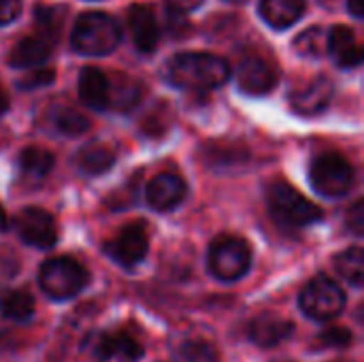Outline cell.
Segmentation results:
<instances>
[{"instance_id":"6da1fadb","label":"cell","mask_w":364,"mask_h":362,"mask_svg":"<svg viewBox=\"0 0 364 362\" xmlns=\"http://www.w3.org/2000/svg\"><path fill=\"white\" fill-rule=\"evenodd\" d=\"M166 77L177 87L207 92L224 85L230 79V66L220 55L205 51H186L171 58L166 66Z\"/></svg>"},{"instance_id":"7a4b0ae2","label":"cell","mask_w":364,"mask_h":362,"mask_svg":"<svg viewBox=\"0 0 364 362\" xmlns=\"http://www.w3.org/2000/svg\"><path fill=\"white\" fill-rule=\"evenodd\" d=\"M267 205L275 222L290 228H305L322 220V209L286 181H273L267 190Z\"/></svg>"},{"instance_id":"3957f363","label":"cell","mask_w":364,"mask_h":362,"mask_svg":"<svg viewBox=\"0 0 364 362\" xmlns=\"http://www.w3.org/2000/svg\"><path fill=\"white\" fill-rule=\"evenodd\" d=\"M122 41L119 23L107 13H83L77 17L70 43L81 55H107Z\"/></svg>"},{"instance_id":"277c9868","label":"cell","mask_w":364,"mask_h":362,"mask_svg":"<svg viewBox=\"0 0 364 362\" xmlns=\"http://www.w3.org/2000/svg\"><path fill=\"white\" fill-rule=\"evenodd\" d=\"M90 284V273L83 265L68 256L51 258L38 269V286L53 301H68Z\"/></svg>"},{"instance_id":"5b68a950","label":"cell","mask_w":364,"mask_h":362,"mask_svg":"<svg viewBox=\"0 0 364 362\" xmlns=\"http://www.w3.org/2000/svg\"><path fill=\"white\" fill-rule=\"evenodd\" d=\"M309 181L318 194L326 198H341L352 190L356 173L341 154L328 151L314 160L309 169Z\"/></svg>"},{"instance_id":"8992f818","label":"cell","mask_w":364,"mask_h":362,"mask_svg":"<svg viewBox=\"0 0 364 362\" xmlns=\"http://www.w3.org/2000/svg\"><path fill=\"white\" fill-rule=\"evenodd\" d=\"M207 265L220 282H237L252 267V247L239 237H220L209 247Z\"/></svg>"},{"instance_id":"52a82bcc","label":"cell","mask_w":364,"mask_h":362,"mask_svg":"<svg viewBox=\"0 0 364 362\" xmlns=\"http://www.w3.org/2000/svg\"><path fill=\"white\" fill-rule=\"evenodd\" d=\"M299 303L307 318H311L316 322H328L343 312L346 292L331 277L318 275L303 288Z\"/></svg>"},{"instance_id":"ba28073f","label":"cell","mask_w":364,"mask_h":362,"mask_svg":"<svg viewBox=\"0 0 364 362\" xmlns=\"http://www.w3.org/2000/svg\"><path fill=\"white\" fill-rule=\"evenodd\" d=\"M13 226H15L19 239L30 247L49 250L58 241L55 220L51 218L49 211H45L41 207H26L23 211H19L15 215Z\"/></svg>"},{"instance_id":"9c48e42d","label":"cell","mask_w":364,"mask_h":362,"mask_svg":"<svg viewBox=\"0 0 364 362\" xmlns=\"http://www.w3.org/2000/svg\"><path fill=\"white\" fill-rule=\"evenodd\" d=\"M147 250H149V237H147V228L143 222H134L126 226L105 247L109 258L126 269H132L139 262H143V258L147 256Z\"/></svg>"},{"instance_id":"30bf717a","label":"cell","mask_w":364,"mask_h":362,"mask_svg":"<svg viewBox=\"0 0 364 362\" xmlns=\"http://www.w3.org/2000/svg\"><path fill=\"white\" fill-rule=\"evenodd\" d=\"M188 183L177 173H160L145 188V201L154 211H171L183 203Z\"/></svg>"},{"instance_id":"8fae6325","label":"cell","mask_w":364,"mask_h":362,"mask_svg":"<svg viewBox=\"0 0 364 362\" xmlns=\"http://www.w3.org/2000/svg\"><path fill=\"white\" fill-rule=\"evenodd\" d=\"M237 81L241 92L250 96H262L269 94L275 83H277V73L275 68L260 55H245L239 62L237 68Z\"/></svg>"},{"instance_id":"7c38bea8","label":"cell","mask_w":364,"mask_h":362,"mask_svg":"<svg viewBox=\"0 0 364 362\" xmlns=\"http://www.w3.org/2000/svg\"><path fill=\"white\" fill-rule=\"evenodd\" d=\"M128 28L139 51L151 53L160 41V23L149 4H132L128 9Z\"/></svg>"},{"instance_id":"4fadbf2b","label":"cell","mask_w":364,"mask_h":362,"mask_svg":"<svg viewBox=\"0 0 364 362\" xmlns=\"http://www.w3.org/2000/svg\"><path fill=\"white\" fill-rule=\"evenodd\" d=\"M247 335L258 348H277L294 335V324L275 314H262L250 322Z\"/></svg>"},{"instance_id":"5bb4252c","label":"cell","mask_w":364,"mask_h":362,"mask_svg":"<svg viewBox=\"0 0 364 362\" xmlns=\"http://www.w3.org/2000/svg\"><path fill=\"white\" fill-rule=\"evenodd\" d=\"M141 356H143L141 344L128 333H107L98 339L94 348V358L98 362H136Z\"/></svg>"},{"instance_id":"9a60e30c","label":"cell","mask_w":364,"mask_h":362,"mask_svg":"<svg viewBox=\"0 0 364 362\" xmlns=\"http://www.w3.org/2000/svg\"><path fill=\"white\" fill-rule=\"evenodd\" d=\"M333 92H335L333 81L326 79V77H318L307 87L294 92L290 102H292V109L299 115H318V113H322L331 105Z\"/></svg>"},{"instance_id":"2e32d148","label":"cell","mask_w":364,"mask_h":362,"mask_svg":"<svg viewBox=\"0 0 364 362\" xmlns=\"http://www.w3.org/2000/svg\"><path fill=\"white\" fill-rule=\"evenodd\" d=\"M326 51L341 68H356L363 62V49L356 41L354 30L348 26H335L333 30H328Z\"/></svg>"},{"instance_id":"e0dca14e","label":"cell","mask_w":364,"mask_h":362,"mask_svg":"<svg viewBox=\"0 0 364 362\" xmlns=\"http://www.w3.org/2000/svg\"><path fill=\"white\" fill-rule=\"evenodd\" d=\"M79 96L81 100L96 109V111H107L111 105V83L109 77L94 66H87L79 75Z\"/></svg>"},{"instance_id":"ac0fdd59","label":"cell","mask_w":364,"mask_h":362,"mask_svg":"<svg viewBox=\"0 0 364 362\" xmlns=\"http://www.w3.org/2000/svg\"><path fill=\"white\" fill-rule=\"evenodd\" d=\"M305 13V0H262L260 2V15L262 19L275 28L286 30L294 26Z\"/></svg>"},{"instance_id":"d6986e66","label":"cell","mask_w":364,"mask_h":362,"mask_svg":"<svg viewBox=\"0 0 364 362\" xmlns=\"http://www.w3.org/2000/svg\"><path fill=\"white\" fill-rule=\"evenodd\" d=\"M51 55V45L41 36H26L21 38L9 53V64L13 68H32L47 62Z\"/></svg>"},{"instance_id":"ffe728a7","label":"cell","mask_w":364,"mask_h":362,"mask_svg":"<svg viewBox=\"0 0 364 362\" xmlns=\"http://www.w3.org/2000/svg\"><path fill=\"white\" fill-rule=\"evenodd\" d=\"M113 164H115V154H113V149H109V147L102 145V143L85 145V147L79 149L77 156H75V166H77V171H79L81 175H87V177L102 175V173H107Z\"/></svg>"},{"instance_id":"44dd1931","label":"cell","mask_w":364,"mask_h":362,"mask_svg":"<svg viewBox=\"0 0 364 362\" xmlns=\"http://www.w3.org/2000/svg\"><path fill=\"white\" fill-rule=\"evenodd\" d=\"M0 314L11 322H28L34 316V299L26 290H6L0 297Z\"/></svg>"},{"instance_id":"7402d4cb","label":"cell","mask_w":364,"mask_h":362,"mask_svg":"<svg viewBox=\"0 0 364 362\" xmlns=\"http://www.w3.org/2000/svg\"><path fill=\"white\" fill-rule=\"evenodd\" d=\"M19 171L28 177V179H43L51 173L53 169V156L51 151L43 149V147H26L21 154H19Z\"/></svg>"},{"instance_id":"603a6c76","label":"cell","mask_w":364,"mask_h":362,"mask_svg":"<svg viewBox=\"0 0 364 362\" xmlns=\"http://www.w3.org/2000/svg\"><path fill=\"white\" fill-rule=\"evenodd\" d=\"M335 269H337V273H339L348 284H352L354 288H363V284H364L363 247L354 245V247H348L346 252H341V254L335 258Z\"/></svg>"},{"instance_id":"cb8c5ba5","label":"cell","mask_w":364,"mask_h":362,"mask_svg":"<svg viewBox=\"0 0 364 362\" xmlns=\"http://www.w3.org/2000/svg\"><path fill=\"white\" fill-rule=\"evenodd\" d=\"M111 83V105L109 109H117V111H130L132 107H136V102L141 100V85L124 75H117V79H109Z\"/></svg>"},{"instance_id":"d4e9b609","label":"cell","mask_w":364,"mask_h":362,"mask_svg":"<svg viewBox=\"0 0 364 362\" xmlns=\"http://www.w3.org/2000/svg\"><path fill=\"white\" fill-rule=\"evenodd\" d=\"M51 119H53V126L62 134H68V137H79V134L90 130V119L83 113H79V111H75L70 107H58L53 111Z\"/></svg>"},{"instance_id":"484cf974","label":"cell","mask_w":364,"mask_h":362,"mask_svg":"<svg viewBox=\"0 0 364 362\" xmlns=\"http://www.w3.org/2000/svg\"><path fill=\"white\" fill-rule=\"evenodd\" d=\"M64 9H55V6H36L34 11V19L38 23L41 30V38L47 41L51 45V41H55L60 36L62 23H64Z\"/></svg>"},{"instance_id":"4316f807","label":"cell","mask_w":364,"mask_h":362,"mask_svg":"<svg viewBox=\"0 0 364 362\" xmlns=\"http://www.w3.org/2000/svg\"><path fill=\"white\" fill-rule=\"evenodd\" d=\"M326 47H328V30L320 28V26H314L305 32L299 34V38L294 41V49L307 58H318V55H324L326 53Z\"/></svg>"},{"instance_id":"83f0119b","label":"cell","mask_w":364,"mask_h":362,"mask_svg":"<svg viewBox=\"0 0 364 362\" xmlns=\"http://www.w3.org/2000/svg\"><path fill=\"white\" fill-rule=\"evenodd\" d=\"M181 362H220L218 350L207 341H186L179 348Z\"/></svg>"},{"instance_id":"f1b7e54d","label":"cell","mask_w":364,"mask_h":362,"mask_svg":"<svg viewBox=\"0 0 364 362\" xmlns=\"http://www.w3.org/2000/svg\"><path fill=\"white\" fill-rule=\"evenodd\" d=\"M352 333L348 329H339V326H331L326 329L320 337L318 344H322L324 348H348L352 344Z\"/></svg>"},{"instance_id":"f546056e","label":"cell","mask_w":364,"mask_h":362,"mask_svg":"<svg viewBox=\"0 0 364 362\" xmlns=\"http://www.w3.org/2000/svg\"><path fill=\"white\" fill-rule=\"evenodd\" d=\"M164 19H166V30L171 32V36L181 38V36H186V34L190 32V21H188V17H186L183 13H179V11H175V9H168V6H166Z\"/></svg>"},{"instance_id":"4dcf8cb0","label":"cell","mask_w":364,"mask_h":362,"mask_svg":"<svg viewBox=\"0 0 364 362\" xmlns=\"http://www.w3.org/2000/svg\"><path fill=\"white\" fill-rule=\"evenodd\" d=\"M53 79H55V73L51 68H41V70H34L28 77H23L17 85L21 90H36V87H45V85L53 83Z\"/></svg>"},{"instance_id":"1f68e13d","label":"cell","mask_w":364,"mask_h":362,"mask_svg":"<svg viewBox=\"0 0 364 362\" xmlns=\"http://www.w3.org/2000/svg\"><path fill=\"white\" fill-rule=\"evenodd\" d=\"M346 222H348V228H350V230H352L356 237H363V233H364V203L363 201L354 203V207L350 209V213H348Z\"/></svg>"},{"instance_id":"d6a6232c","label":"cell","mask_w":364,"mask_h":362,"mask_svg":"<svg viewBox=\"0 0 364 362\" xmlns=\"http://www.w3.org/2000/svg\"><path fill=\"white\" fill-rule=\"evenodd\" d=\"M21 13V0H0V26L15 21Z\"/></svg>"},{"instance_id":"836d02e7","label":"cell","mask_w":364,"mask_h":362,"mask_svg":"<svg viewBox=\"0 0 364 362\" xmlns=\"http://www.w3.org/2000/svg\"><path fill=\"white\" fill-rule=\"evenodd\" d=\"M200 4H203V0H166L168 9H175V11L183 13V15H188L190 11L198 9Z\"/></svg>"},{"instance_id":"e575fe53","label":"cell","mask_w":364,"mask_h":362,"mask_svg":"<svg viewBox=\"0 0 364 362\" xmlns=\"http://www.w3.org/2000/svg\"><path fill=\"white\" fill-rule=\"evenodd\" d=\"M348 9L352 11V15H356V17H363L364 0H348Z\"/></svg>"},{"instance_id":"d590c367","label":"cell","mask_w":364,"mask_h":362,"mask_svg":"<svg viewBox=\"0 0 364 362\" xmlns=\"http://www.w3.org/2000/svg\"><path fill=\"white\" fill-rule=\"evenodd\" d=\"M6 111H9V96L2 90V85H0V115H4Z\"/></svg>"},{"instance_id":"8d00e7d4","label":"cell","mask_w":364,"mask_h":362,"mask_svg":"<svg viewBox=\"0 0 364 362\" xmlns=\"http://www.w3.org/2000/svg\"><path fill=\"white\" fill-rule=\"evenodd\" d=\"M9 226H11V224H9V218H6L4 209L0 207V233H4V230H6Z\"/></svg>"},{"instance_id":"74e56055","label":"cell","mask_w":364,"mask_h":362,"mask_svg":"<svg viewBox=\"0 0 364 362\" xmlns=\"http://www.w3.org/2000/svg\"><path fill=\"white\" fill-rule=\"evenodd\" d=\"M226 2H235V4H239V2H245V0H226Z\"/></svg>"},{"instance_id":"f35d334b","label":"cell","mask_w":364,"mask_h":362,"mask_svg":"<svg viewBox=\"0 0 364 362\" xmlns=\"http://www.w3.org/2000/svg\"><path fill=\"white\" fill-rule=\"evenodd\" d=\"M322 2H331V0H322Z\"/></svg>"}]
</instances>
